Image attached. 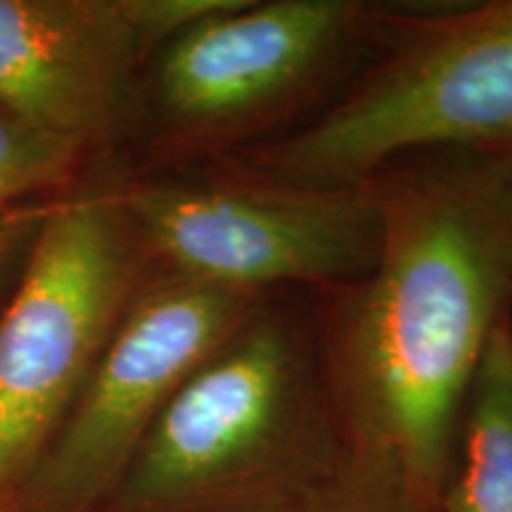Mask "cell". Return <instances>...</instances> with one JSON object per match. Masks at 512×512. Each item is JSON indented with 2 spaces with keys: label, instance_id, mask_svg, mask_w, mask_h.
I'll return each instance as SVG.
<instances>
[{
  "label": "cell",
  "instance_id": "obj_1",
  "mask_svg": "<svg viewBox=\"0 0 512 512\" xmlns=\"http://www.w3.org/2000/svg\"><path fill=\"white\" fill-rule=\"evenodd\" d=\"M366 183L380 254L318 294L325 375L349 453L437 498L467 384L512 313V174L489 147H441Z\"/></svg>",
  "mask_w": 512,
  "mask_h": 512
},
{
  "label": "cell",
  "instance_id": "obj_2",
  "mask_svg": "<svg viewBox=\"0 0 512 512\" xmlns=\"http://www.w3.org/2000/svg\"><path fill=\"white\" fill-rule=\"evenodd\" d=\"M347 456L318 294H268L176 389L102 512H302Z\"/></svg>",
  "mask_w": 512,
  "mask_h": 512
},
{
  "label": "cell",
  "instance_id": "obj_3",
  "mask_svg": "<svg viewBox=\"0 0 512 512\" xmlns=\"http://www.w3.org/2000/svg\"><path fill=\"white\" fill-rule=\"evenodd\" d=\"M392 3L226 0L155 50L126 140L171 164L209 166L302 128L366 67Z\"/></svg>",
  "mask_w": 512,
  "mask_h": 512
},
{
  "label": "cell",
  "instance_id": "obj_4",
  "mask_svg": "<svg viewBox=\"0 0 512 512\" xmlns=\"http://www.w3.org/2000/svg\"><path fill=\"white\" fill-rule=\"evenodd\" d=\"M512 138V0L392 3L335 100L287 136L214 166L292 188H356L413 152Z\"/></svg>",
  "mask_w": 512,
  "mask_h": 512
},
{
  "label": "cell",
  "instance_id": "obj_5",
  "mask_svg": "<svg viewBox=\"0 0 512 512\" xmlns=\"http://www.w3.org/2000/svg\"><path fill=\"white\" fill-rule=\"evenodd\" d=\"M152 275L121 188L46 214L0 318V512H10Z\"/></svg>",
  "mask_w": 512,
  "mask_h": 512
},
{
  "label": "cell",
  "instance_id": "obj_6",
  "mask_svg": "<svg viewBox=\"0 0 512 512\" xmlns=\"http://www.w3.org/2000/svg\"><path fill=\"white\" fill-rule=\"evenodd\" d=\"M119 188L155 273L245 294H323L356 283L380 254L368 183L311 190L200 166Z\"/></svg>",
  "mask_w": 512,
  "mask_h": 512
},
{
  "label": "cell",
  "instance_id": "obj_7",
  "mask_svg": "<svg viewBox=\"0 0 512 512\" xmlns=\"http://www.w3.org/2000/svg\"><path fill=\"white\" fill-rule=\"evenodd\" d=\"M266 297L152 271L10 512H102L176 389Z\"/></svg>",
  "mask_w": 512,
  "mask_h": 512
},
{
  "label": "cell",
  "instance_id": "obj_8",
  "mask_svg": "<svg viewBox=\"0 0 512 512\" xmlns=\"http://www.w3.org/2000/svg\"><path fill=\"white\" fill-rule=\"evenodd\" d=\"M226 0H0V107L88 157L126 140L140 72Z\"/></svg>",
  "mask_w": 512,
  "mask_h": 512
},
{
  "label": "cell",
  "instance_id": "obj_9",
  "mask_svg": "<svg viewBox=\"0 0 512 512\" xmlns=\"http://www.w3.org/2000/svg\"><path fill=\"white\" fill-rule=\"evenodd\" d=\"M437 503L441 512H512V313L467 384Z\"/></svg>",
  "mask_w": 512,
  "mask_h": 512
},
{
  "label": "cell",
  "instance_id": "obj_10",
  "mask_svg": "<svg viewBox=\"0 0 512 512\" xmlns=\"http://www.w3.org/2000/svg\"><path fill=\"white\" fill-rule=\"evenodd\" d=\"M88 159L76 145L48 136L0 107V207L72 183Z\"/></svg>",
  "mask_w": 512,
  "mask_h": 512
},
{
  "label": "cell",
  "instance_id": "obj_11",
  "mask_svg": "<svg viewBox=\"0 0 512 512\" xmlns=\"http://www.w3.org/2000/svg\"><path fill=\"white\" fill-rule=\"evenodd\" d=\"M302 512H441L437 498L392 465L349 453Z\"/></svg>",
  "mask_w": 512,
  "mask_h": 512
},
{
  "label": "cell",
  "instance_id": "obj_12",
  "mask_svg": "<svg viewBox=\"0 0 512 512\" xmlns=\"http://www.w3.org/2000/svg\"><path fill=\"white\" fill-rule=\"evenodd\" d=\"M489 150H494L496 155L503 159L505 166H508L510 174H512V138L503 140V143H498V145H494V147H489Z\"/></svg>",
  "mask_w": 512,
  "mask_h": 512
},
{
  "label": "cell",
  "instance_id": "obj_13",
  "mask_svg": "<svg viewBox=\"0 0 512 512\" xmlns=\"http://www.w3.org/2000/svg\"><path fill=\"white\" fill-rule=\"evenodd\" d=\"M12 216H8V214H5V211L3 209H0V249H3L5 247V242H8L10 240V233H12Z\"/></svg>",
  "mask_w": 512,
  "mask_h": 512
}]
</instances>
